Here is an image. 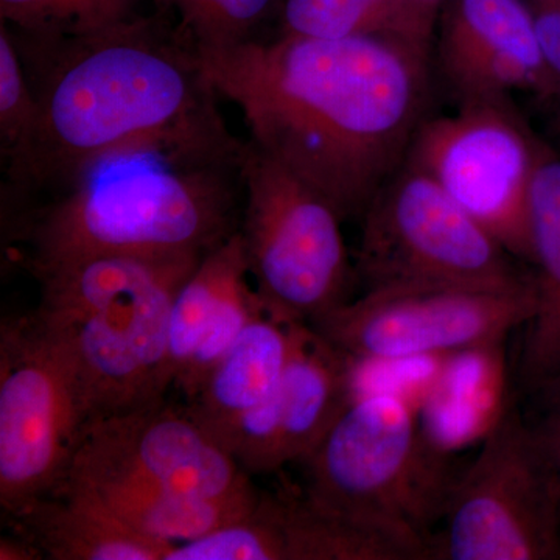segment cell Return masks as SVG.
Listing matches in <instances>:
<instances>
[{
    "mask_svg": "<svg viewBox=\"0 0 560 560\" xmlns=\"http://www.w3.org/2000/svg\"><path fill=\"white\" fill-rule=\"evenodd\" d=\"M142 3L143 0H0V18L18 38H77L138 20L143 16Z\"/></svg>",
    "mask_w": 560,
    "mask_h": 560,
    "instance_id": "21",
    "label": "cell"
},
{
    "mask_svg": "<svg viewBox=\"0 0 560 560\" xmlns=\"http://www.w3.org/2000/svg\"><path fill=\"white\" fill-rule=\"evenodd\" d=\"M551 135L555 138L560 149V105L556 106L555 117L551 121Z\"/></svg>",
    "mask_w": 560,
    "mask_h": 560,
    "instance_id": "28",
    "label": "cell"
},
{
    "mask_svg": "<svg viewBox=\"0 0 560 560\" xmlns=\"http://www.w3.org/2000/svg\"><path fill=\"white\" fill-rule=\"evenodd\" d=\"M431 2L438 3V5H440L441 0H431Z\"/></svg>",
    "mask_w": 560,
    "mask_h": 560,
    "instance_id": "29",
    "label": "cell"
},
{
    "mask_svg": "<svg viewBox=\"0 0 560 560\" xmlns=\"http://www.w3.org/2000/svg\"><path fill=\"white\" fill-rule=\"evenodd\" d=\"M0 559L2 560H39L46 559L38 545L24 534L2 537L0 540Z\"/></svg>",
    "mask_w": 560,
    "mask_h": 560,
    "instance_id": "26",
    "label": "cell"
},
{
    "mask_svg": "<svg viewBox=\"0 0 560 560\" xmlns=\"http://www.w3.org/2000/svg\"><path fill=\"white\" fill-rule=\"evenodd\" d=\"M38 127V103L9 28H0V145L9 178L18 172Z\"/></svg>",
    "mask_w": 560,
    "mask_h": 560,
    "instance_id": "22",
    "label": "cell"
},
{
    "mask_svg": "<svg viewBox=\"0 0 560 560\" xmlns=\"http://www.w3.org/2000/svg\"><path fill=\"white\" fill-rule=\"evenodd\" d=\"M536 312L534 278L510 289L388 287L366 290L312 327L352 359H422L499 348Z\"/></svg>",
    "mask_w": 560,
    "mask_h": 560,
    "instance_id": "10",
    "label": "cell"
},
{
    "mask_svg": "<svg viewBox=\"0 0 560 560\" xmlns=\"http://www.w3.org/2000/svg\"><path fill=\"white\" fill-rule=\"evenodd\" d=\"M202 257H91L36 278L35 313L75 363L84 430L165 400L173 301Z\"/></svg>",
    "mask_w": 560,
    "mask_h": 560,
    "instance_id": "4",
    "label": "cell"
},
{
    "mask_svg": "<svg viewBox=\"0 0 560 560\" xmlns=\"http://www.w3.org/2000/svg\"><path fill=\"white\" fill-rule=\"evenodd\" d=\"M283 0H209L186 31L198 49H220L256 38V31Z\"/></svg>",
    "mask_w": 560,
    "mask_h": 560,
    "instance_id": "23",
    "label": "cell"
},
{
    "mask_svg": "<svg viewBox=\"0 0 560 560\" xmlns=\"http://www.w3.org/2000/svg\"><path fill=\"white\" fill-rule=\"evenodd\" d=\"M276 399L283 467L304 459L352 401V360L308 324H296Z\"/></svg>",
    "mask_w": 560,
    "mask_h": 560,
    "instance_id": "16",
    "label": "cell"
},
{
    "mask_svg": "<svg viewBox=\"0 0 560 560\" xmlns=\"http://www.w3.org/2000/svg\"><path fill=\"white\" fill-rule=\"evenodd\" d=\"M194 560H410L407 547L385 534L342 521L304 493L259 492L241 521L189 545Z\"/></svg>",
    "mask_w": 560,
    "mask_h": 560,
    "instance_id": "14",
    "label": "cell"
},
{
    "mask_svg": "<svg viewBox=\"0 0 560 560\" xmlns=\"http://www.w3.org/2000/svg\"><path fill=\"white\" fill-rule=\"evenodd\" d=\"M241 235L265 312L308 324L350 301L353 271L342 220L311 184L245 143Z\"/></svg>",
    "mask_w": 560,
    "mask_h": 560,
    "instance_id": "6",
    "label": "cell"
},
{
    "mask_svg": "<svg viewBox=\"0 0 560 560\" xmlns=\"http://www.w3.org/2000/svg\"><path fill=\"white\" fill-rule=\"evenodd\" d=\"M433 559L559 560L560 499L528 420L510 397L453 485Z\"/></svg>",
    "mask_w": 560,
    "mask_h": 560,
    "instance_id": "8",
    "label": "cell"
},
{
    "mask_svg": "<svg viewBox=\"0 0 560 560\" xmlns=\"http://www.w3.org/2000/svg\"><path fill=\"white\" fill-rule=\"evenodd\" d=\"M250 279L241 232L235 231L202 257L173 301L168 327V371L172 383L189 363L210 320L228 298Z\"/></svg>",
    "mask_w": 560,
    "mask_h": 560,
    "instance_id": "20",
    "label": "cell"
},
{
    "mask_svg": "<svg viewBox=\"0 0 560 560\" xmlns=\"http://www.w3.org/2000/svg\"><path fill=\"white\" fill-rule=\"evenodd\" d=\"M13 518L51 560H164L175 547L136 533L66 489L33 501Z\"/></svg>",
    "mask_w": 560,
    "mask_h": 560,
    "instance_id": "19",
    "label": "cell"
},
{
    "mask_svg": "<svg viewBox=\"0 0 560 560\" xmlns=\"http://www.w3.org/2000/svg\"><path fill=\"white\" fill-rule=\"evenodd\" d=\"M250 143L300 176L342 220L363 217L425 121L431 46L390 36L280 35L198 49Z\"/></svg>",
    "mask_w": 560,
    "mask_h": 560,
    "instance_id": "1",
    "label": "cell"
},
{
    "mask_svg": "<svg viewBox=\"0 0 560 560\" xmlns=\"http://www.w3.org/2000/svg\"><path fill=\"white\" fill-rule=\"evenodd\" d=\"M158 2L165 10H171L172 13H175L180 20V31H186L191 22L197 20L198 14L205 10L209 0H158Z\"/></svg>",
    "mask_w": 560,
    "mask_h": 560,
    "instance_id": "27",
    "label": "cell"
},
{
    "mask_svg": "<svg viewBox=\"0 0 560 560\" xmlns=\"http://www.w3.org/2000/svg\"><path fill=\"white\" fill-rule=\"evenodd\" d=\"M436 62L458 105L529 92L551 103V83L523 0H448Z\"/></svg>",
    "mask_w": 560,
    "mask_h": 560,
    "instance_id": "13",
    "label": "cell"
},
{
    "mask_svg": "<svg viewBox=\"0 0 560 560\" xmlns=\"http://www.w3.org/2000/svg\"><path fill=\"white\" fill-rule=\"evenodd\" d=\"M60 489L77 493L136 533L167 545L186 544L241 521L259 499L257 490L235 499L184 495L79 452Z\"/></svg>",
    "mask_w": 560,
    "mask_h": 560,
    "instance_id": "15",
    "label": "cell"
},
{
    "mask_svg": "<svg viewBox=\"0 0 560 560\" xmlns=\"http://www.w3.org/2000/svg\"><path fill=\"white\" fill-rule=\"evenodd\" d=\"M11 36L38 103L31 149L10 178L16 198L66 189L124 154L241 164L245 143L228 130L219 95L179 27L140 16L77 38Z\"/></svg>",
    "mask_w": 560,
    "mask_h": 560,
    "instance_id": "2",
    "label": "cell"
},
{
    "mask_svg": "<svg viewBox=\"0 0 560 560\" xmlns=\"http://www.w3.org/2000/svg\"><path fill=\"white\" fill-rule=\"evenodd\" d=\"M534 399L530 430L555 478L560 499V368L528 389Z\"/></svg>",
    "mask_w": 560,
    "mask_h": 560,
    "instance_id": "24",
    "label": "cell"
},
{
    "mask_svg": "<svg viewBox=\"0 0 560 560\" xmlns=\"http://www.w3.org/2000/svg\"><path fill=\"white\" fill-rule=\"evenodd\" d=\"M529 11L551 83V103L560 105V0H523Z\"/></svg>",
    "mask_w": 560,
    "mask_h": 560,
    "instance_id": "25",
    "label": "cell"
},
{
    "mask_svg": "<svg viewBox=\"0 0 560 560\" xmlns=\"http://www.w3.org/2000/svg\"><path fill=\"white\" fill-rule=\"evenodd\" d=\"M296 324L267 313L254 319L189 400L187 410L217 440L278 390L293 352Z\"/></svg>",
    "mask_w": 560,
    "mask_h": 560,
    "instance_id": "17",
    "label": "cell"
},
{
    "mask_svg": "<svg viewBox=\"0 0 560 560\" xmlns=\"http://www.w3.org/2000/svg\"><path fill=\"white\" fill-rule=\"evenodd\" d=\"M69 348L36 313L0 330V504L13 515L57 492L84 433Z\"/></svg>",
    "mask_w": 560,
    "mask_h": 560,
    "instance_id": "9",
    "label": "cell"
},
{
    "mask_svg": "<svg viewBox=\"0 0 560 560\" xmlns=\"http://www.w3.org/2000/svg\"><path fill=\"white\" fill-rule=\"evenodd\" d=\"M416 405L375 393L350 401L304 459L302 493L331 515L385 534L416 559H433L431 534L455 481Z\"/></svg>",
    "mask_w": 560,
    "mask_h": 560,
    "instance_id": "5",
    "label": "cell"
},
{
    "mask_svg": "<svg viewBox=\"0 0 560 560\" xmlns=\"http://www.w3.org/2000/svg\"><path fill=\"white\" fill-rule=\"evenodd\" d=\"M237 176L241 164L124 154L44 205L14 210L10 231L35 278L91 257L206 256L235 232Z\"/></svg>",
    "mask_w": 560,
    "mask_h": 560,
    "instance_id": "3",
    "label": "cell"
},
{
    "mask_svg": "<svg viewBox=\"0 0 560 560\" xmlns=\"http://www.w3.org/2000/svg\"><path fill=\"white\" fill-rule=\"evenodd\" d=\"M528 242L537 312L526 326L518 368L526 389L560 368V154L550 147L530 184Z\"/></svg>",
    "mask_w": 560,
    "mask_h": 560,
    "instance_id": "18",
    "label": "cell"
},
{
    "mask_svg": "<svg viewBox=\"0 0 560 560\" xmlns=\"http://www.w3.org/2000/svg\"><path fill=\"white\" fill-rule=\"evenodd\" d=\"M357 271L368 290L442 285L510 289L533 280L440 184L401 165L363 213Z\"/></svg>",
    "mask_w": 560,
    "mask_h": 560,
    "instance_id": "7",
    "label": "cell"
},
{
    "mask_svg": "<svg viewBox=\"0 0 560 560\" xmlns=\"http://www.w3.org/2000/svg\"><path fill=\"white\" fill-rule=\"evenodd\" d=\"M77 452L184 495L235 499L256 492L220 441L167 399L91 423Z\"/></svg>",
    "mask_w": 560,
    "mask_h": 560,
    "instance_id": "12",
    "label": "cell"
},
{
    "mask_svg": "<svg viewBox=\"0 0 560 560\" xmlns=\"http://www.w3.org/2000/svg\"><path fill=\"white\" fill-rule=\"evenodd\" d=\"M547 150L511 98H495L425 119L407 162L436 180L515 259L529 264V190Z\"/></svg>",
    "mask_w": 560,
    "mask_h": 560,
    "instance_id": "11",
    "label": "cell"
}]
</instances>
